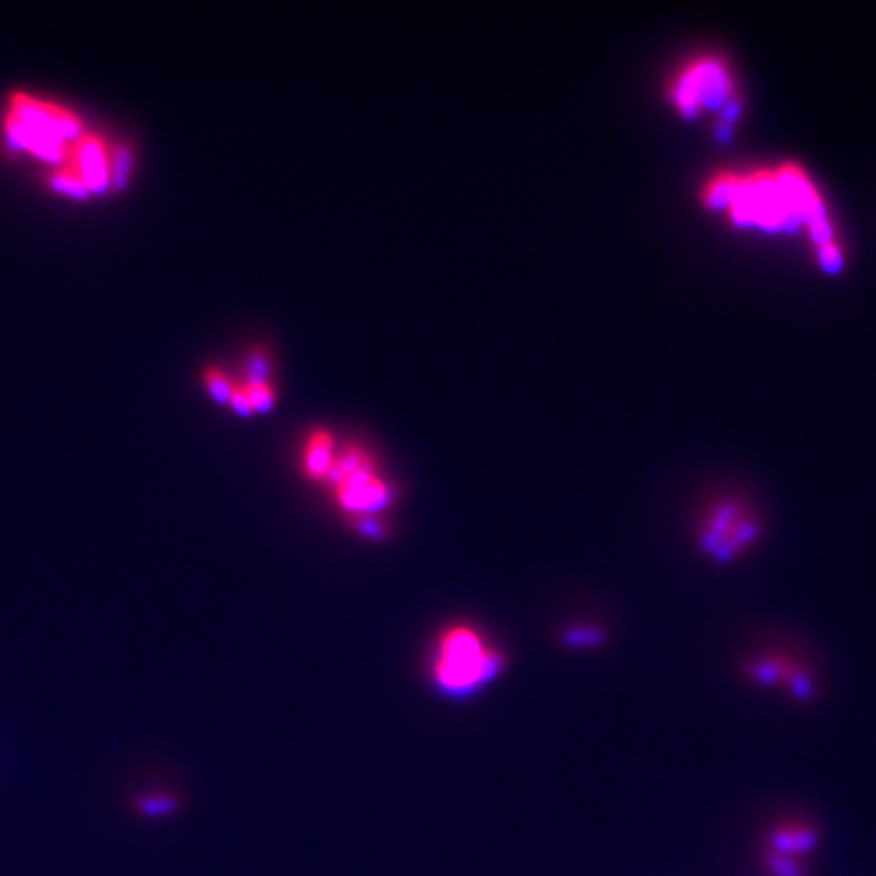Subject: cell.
Segmentation results:
<instances>
[{
	"instance_id": "obj_7",
	"label": "cell",
	"mask_w": 876,
	"mask_h": 876,
	"mask_svg": "<svg viewBox=\"0 0 876 876\" xmlns=\"http://www.w3.org/2000/svg\"><path fill=\"white\" fill-rule=\"evenodd\" d=\"M7 130L16 144L49 161H62L69 154L67 139H63L62 135H58L46 124L33 120L29 116H23L13 110L7 118Z\"/></svg>"
},
{
	"instance_id": "obj_3",
	"label": "cell",
	"mask_w": 876,
	"mask_h": 876,
	"mask_svg": "<svg viewBox=\"0 0 876 876\" xmlns=\"http://www.w3.org/2000/svg\"><path fill=\"white\" fill-rule=\"evenodd\" d=\"M668 102L686 118L721 116L724 130L737 120V77L719 53H700L682 63L665 86Z\"/></svg>"
},
{
	"instance_id": "obj_8",
	"label": "cell",
	"mask_w": 876,
	"mask_h": 876,
	"mask_svg": "<svg viewBox=\"0 0 876 876\" xmlns=\"http://www.w3.org/2000/svg\"><path fill=\"white\" fill-rule=\"evenodd\" d=\"M13 112H18L23 116H29L33 120L46 124L51 130L62 135L63 139L76 137L79 128H81V124L72 112H67L62 106L49 104V102H41V100L25 96V93H15L13 96Z\"/></svg>"
},
{
	"instance_id": "obj_10",
	"label": "cell",
	"mask_w": 876,
	"mask_h": 876,
	"mask_svg": "<svg viewBox=\"0 0 876 876\" xmlns=\"http://www.w3.org/2000/svg\"><path fill=\"white\" fill-rule=\"evenodd\" d=\"M335 455H338V448H335V439L331 432L327 429L310 431L305 441V448H303V459H301L303 475L313 483H325L335 462Z\"/></svg>"
},
{
	"instance_id": "obj_19",
	"label": "cell",
	"mask_w": 876,
	"mask_h": 876,
	"mask_svg": "<svg viewBox=\"0 0 876 876\" xmlns=\"http://www.w3.org/2000/svg\"><path fill=\"white\" fill-rule=\"evenodd\" d=\"M58 185H60L62 189H65V191H69V193H76V195H84V193L88 191L84 177L79 175V170H77L74 165H69L67 169H63L62 173L58 175Z\"/></svg>"
},
{
	"instance_id": "obj_17",
	"label": "cell",
	"mask_w": 876,
	"mask_h": 876,
	"mask_svg": "<svg viewBox=\"0 0 876 876\" xmlns=\"http://www.w3.org/2000/svg\"><path fill=\"white\" fill-rule=\"evenodd\" d=\"M350 523L354 525L355 532H357L359 536H364V538L380 539L385 538V536L390 534V525H388V522H385L382 516L354 518V520H350Z\"/></svg>"
},
{
	"instance_id": "obj_18",
	"label": "cell",
	"mask_w": 876,
	"mask_h": 876,
	"mask_svg": "<svg viewBox=\"0 0 876 876\" xmlns=\"http://www.w3.org/2000/svg\"><path fill=\"white\" fill-rule=\"evenodd\" d=\"M769 868L773 871V875L777 876H803L801 873L800 859H789V856H779V854H767Z\"/></svg>"
},
{
	"instance_id": "obj_16",
	"label": "cell",
	"mask_w": 876,
	"mask_h": 876,
	"mask_svg": "<svg viewBox=\"0 0 876 876\" xmlns=\"http://www.w3.org/2000/svg\"><path fill=\"white\" fill-rule=\"evenodd\" d=\"M562 637L570 647H597L602 642V631L593 625H574L564 631Z\"/></svg>"
},
{
	"instance_id": "obj_9",
	"label": "cell",
	"mask_w": 876,
	"mask_h": 876,
	"mask_svg": "<svg viewBox=\"0 0 876 876\" xmlns=\"http://www.w3.org/2000/svg\"><path fill=\"white\" fill-rule=\"evenodd\" d=\"M72 165L79 170L88 189H102L110 179V156L102 140L84 137L72 153Z\"/></svg>"
},
{
	"instance_id": "obj_6",
	"label": "cell",
	"mask_w": 876,
	"mask_h": 876,
	"mask_svg": "<svg viewBox=\"0 0 876 876\" xmlns=\"http://www.w3.org/2000/svg\"><path fill=\"white\" fill-rule=\"evenodd\" d=\"M749 676L759 684L767 686H784L800 698L814 696V680L808 674L805 668H801L798 661L787 658V656H759L757 660L749 663Z\"/></svg>"
},
{
	"instance_id": "obj_11",
	"label": "cell",
	"mask_w": 876,
	"mask_h": 876,
	"mask_svg": "<svg viewBox=\"0 0 876 876\" xmlns=\"http://www.w3.org/2000/svg\"><path fill=\"white\" fill-rule=\"evenodd\" d=\"M769 852L789 856V859H800L803 854L812 852L817 846V834L812 826L794 822V824H782L767 836Z\"/></svg>"
},
{
	"instance_id": "obj_14",
	"label": "cell",
	"mask_w": 876,
	"mask_h": 876,
	"mask_svg": "<svg viewBox=\"0 0 876 876\" xmlns=\"http://www.w3.org/2000/svg\"><path fill=\"white\" fill-rule=\"evenodd\" d=\"M203 384L207 394L217 402V404H228L230 402L231 390L236 382L231 380L230 376L217 366L205 368L203 371Z\"/></svg>"
},
{
	"instance_id": "obj_15",
	"label": "cell",
	"mask_w": 876,
	"mask_h": 876,
	"mask_svg": "<svg viewBox=\"0 0 876 876\" xmlns=\"http://www.w3.org/2000/svg\"><path fill=\"white\" fill-rule=\"evenodd\" d=\"M244 384V382H242ZM246 385L247 396H250V404L254 412H270L277 404V390L272 382H264V384H244Z\"/></svg>"
},
{
	"instance_id": "obj_4",
	"label": "cell",
	"mask_w": 876,
	"mask_h": 876,
	"mask_svg": "<svg viewBox=\"0 0 876 876\" xmlns=\"http://www.w3.org/2000/svg\"><path fill=\"white\" fill-rule=\"evenodd\" d=\"M325 485L347 520L382 516L394 504V487L378 473L376 461L361 446L345 445L338 450Z\"/></svg>"
},
{
	"instance_id": "obj_20",
	"label": "cell",
	"mask_w": 876,
	"mask_h": 876,
	"mask_svg": "<svg viewBox=\"0 0 876 876\" xmlns=\"http://www.w3.org/2000/svg\"><path fill=\"white\" fill-rule=\"evenodd\" d=\"M228 406H230L231 410H233L236 415L240 416L254 415V410H252V404H250V396H247L246 385L242 384V382H236V385H233V390H231V396L230 402H228Z\"/></svg>"
},
{
	"instance_id": "obj_2",
	"label": "cell",
	"mask_w": 876,
	"mask_h": 876,
	"mask_svg": "<svg viewBox=\"0 0 876 876\" xmlns=\"http://www.w3.org/2000/svg\"><path fill=\"white\" fill-rule=\"evenodd\" d=\"M506 665V653L487 635L473 625L453 623L434 642L429 674L443 696L469 698L502 676Z\"/></svg>"
},
{
	"instance_id": "obj_5",
	"label": "cell",
	"mask_w": 876,
	"mask_h": 876,
	"mask_svg": "<svg viewBox=\"0 0 876 876\" xmlns=\"http://www.w3.org/2000/svg\"><path fill=\"white\" fill-rule=\"evenodd\" d=\"M761 518L751 504L735 495L710 502L698 520V546L716 562H733L751 550L761 536Z\"/></svg>"
},
{
	"instance_id": "obj_13",
	"label": "cell",
	"mask_w": 876,
	"mask_h": 876,
	"mask_svg": "<svg viewBox=\"0 0 876 876\" xmlns=\"http://www.w3.org/2000/svg\"><path fill=\"white\" fill-rule=\"evenodd\" d=\"M272 373V357L266 347L256 345L246 354L244 361V384H264L270 382Z\"/></svg>"
},
{
	"instance_id": "obj_12",
	"label": "cell",
	"mask_w": 876,
	"mask_h": 876,
	"mask_svg": "<svg viewBox=\"0 0 876 876\" xmlns=\"http://www.w3.org/2000/svg\"><path fill=\"white\" fill-rule=\"evenodd\" d=\"M179 800L167 794V791H149L142 794L139 798L132 801V808L137 814L142 817H151V820H158V817H167V815L175 814L179 810Z\"/></svg>"
},
{
	"instance_id": "obj_1",
	"label": "cell",
	"mask_w": 876,
	"mask_h": 876,
	"mask_svg": "<svg viewBox=\"0 0 876 876\" xmlns=\"http://www.w3.org/2000/svg\"><path fill=\"white\" fill-rule=\"evenodd\" d=\"M700 200L742 230L805 231L815 252L840 244L824 193L798 163L716 170Z\"/></svg>"
}]
</instances>
